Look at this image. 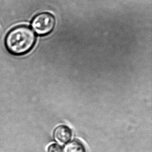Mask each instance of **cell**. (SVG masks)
<instances>
[{
  "label": "cell",
  "instance_id": "3",
  "mask_svg": "<svg viewBox=\"0 0 152 152\" xmlns=\"http://www.w3.org/2000/svg\"><path fill=\"white\" fill-rule=\"evenodd\" d=\"M53 137L58 143L62 145L66 144L71 141L73 137L72 130L68 126H58L53 130Z\"/></svg>",
  "mask_w": 152,
  "mask_h": 152
},
{
  "label": "cell",
  "instance_id": "2",
  "mask_svg": "<svg viewBox=\"0 0 152 152\" xmlns=\"http://www.w3.org/2000/svg\"><path fill=\"white\" fill-rule=\"evenodd\" d=\"M55 25L54 17L48 12L37 15L33 19L31 26L38 35H48L53 31Z\"/></svg>",
  "mask_w": 152,
  "mask_h": 152
},
{
  "label": "cell",
  "instance_id": "1",
  "mask_svg": "<svg viewBox=\"0 0 152 152\" xmlns=\"http://www.w3.org/2000/svg\"><path fill=\"white\" fill-rule=\"evenodd\" d=\"M36 37L28 26H20L12 29L5 39L8 51L15 55H23L30 51L34 45Z\"/></svg>",
  "mask_w": 152,
  "mask_h": 152
},
{
  "label": "cell",
  "instance_id": "4",
  "mask_svg": "<svg viewBox=\"0 0 152 152\" xmlns=\"http://www.w3.org/2000/svg\"><path fill=\"white\" fill-rule=\"evenodd\" d=\"M64 152H87L86 148L80 140L74 139L66 144Z\"/></svg>",
  "mask_w": 152,
  "mask_h": 152
},
{
  "label": "cell",
  "instance_id": "5",
  "mask_svg": "<svg viewBox=\"0 0 152 152\" xmlns=\"http://www.w3.org/2000/svg\"><path fill=\"white\" fill-rule=\"evenodd\" d=\"M47 152H64V150L59 144L51 143L48 146Z\"/></svg>",
  "mask_w": 152,
  "mask_h": 152
}]
</instances>
